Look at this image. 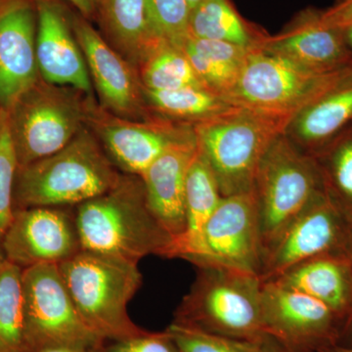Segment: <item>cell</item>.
<instances>
[{"instance_id":"cell-1","label":"cell","mask_w":352,"mask_h":352,"mask_svg":"<svg viewBox=\"0 0 352 352\" xmlns=\"http://www.w3.org/2000/svg\"><path fill=\"white\" fill-rule=\"evenodd\" d=\"M82 250L138 263L147 256L168 258L173 237L153 215L138 175H122L106 193L76 206Z\"/></svg>"},{"instance_id":"cell-2","label":"cell","mask_w":352,"mask_h":352,"mask_svg":"<svg viewBox=\"0 0 352 352\" xmlns=\"http://www.w3.org/2000/svg\"><path fill=\"white\" fill-rule=\"evenodd\" d=\"M122 175L85 126L63 149L18 168L14 207H69L113 189Z\"/></svg>"},{"instance_id":"cell-3","label":"cell","mask_w":352,"mask_h":352,"mask_svg":"<svg viewBox=\"0 0 352 352\" xmlns=\"http://www.w3.org/2000/svg\"><path fill=\"white\" fill-rule=\"evenodd\" d=\"M59 268L78 314L100 339L118 342L145 332L127 311L142 285L138 263L82 250Z\"/></svg>"},{"instance_id":"cell-4","label":"cell","mask_w":352,"mask_h":352,"mask_svg":"<svg viewBox=\"0 0 352 352\" xmlns=\"http://www.w3.org/2000/svg\"><path fill=\"white\" fill-rule=\"evenodd\" d=\"M197 270L195 281L173 322L222 337L258 342L264 335L261 278L215 266Z\"/></svg>"},{"instance_id":"cell-5","label":"cell","mask_w":352,"mask_h":352,"mask_svg":"<svg viewBox=\"0 0 352 352\" xmlns=\"http://www.w3.org/2000/svg\"><path fill=\"white\" fill-rule=\"evenodd\" d=\"M289 120L243 107L194 126L198 149L212 170L222 197L251 193L271 143Z\"/></svg>"},{"instance_id":"cell-6","label":"cell","mask_w":352,"mask_h":352,"mask_svg":"<svg viewBox=\"0 0 352 352\" xmlns=\"http://www.w3.org/2000/svg\"><path fill=\"white\" fill-rule=\"evenodd\" d=\"M323 193L315 157L280 134L261 159L252 186L263 259L296 217Z\"/></svg>"},{"instance_id":"cell-7","label":"cell","mask_w":352,"mask_h":352,"mask_svg":"<svg viewBox=\"0 0 352 352\" xmlns=\"http://www.w3.org/2000/svg\"><path fill=\"white\" fill-rule=\"evenodd\" d=\"M91 95L76 88L38 82L7 109L18 168L63 149L87 126Z\"/></svg>"},{"instance_id":"cell-8","label":"cell","mask_w":352,"mask_h":352,"mask_svg":"<svg viewBox=\"0 0 352 352\" xmlns=\"http://www.w3.org/2000/svg\"><path fill=\"white\" fill-rule=\"evenodd\" d=\"M352 69L320 73L286 58L254 48L250 51L229 99L238 107L288 120L332 87Z\"/></svg>"},{"instance_id":"cell-9","label":"cell","mask_w":352,"mask_h":352,"mask_svg":"<svg viewBox=\"0 0 352 352\" xmlns=\"http://www.w3.org/2000/svg\"><path fill=\"white\" fill-rule=\"evenodd\" d=\"M25 333L31 352L57 346H104L78 314L58 264L22 271Z\"/></svg>"},{"instance_id":"cell-10","label":"cell","mask_w":352,"mask_h":352,"mask_svg":"<svg viewBox=\"0 0 352 352\" xmlns=\"http://www.w3.org/2000/svg\"><path fill=\"white\" fill-rule=\"evenodd\" d=\"M186 261L197 267L215 266L261 277L263 249L252 192L221 199Z\"/></svg>"},{"instance_id":"cell-11","label":"cell","mask_w":352,"mask_h":352,"mask_svg":"<svg viewBox=\"0 0 352 352\" xmlns=\"http://www.w3.org/2000/svg\"><path fill=\"white\" fill-rule=\"evenodd\" d=\"M352 259V219L321 194L266 252L261 278L272 280L296 264L318 256Z\"/></svg>"},{"instance_id":"cell-12","label":"cell","mask_w":352,"mask_h":352,"mask_svg":"<svg viewBox=\"0 0 352 352\" xmlns=\"http://www.w3.org/2000/svg\"><path fill=\"white\" fill-rule=\"evenodd\" d=\"M87 126L116 168L139 177L170 146L195 135L193 126L157 115L148 120L122 119L104 110L92 98Z\"/></svg>"},{"instance_id":"cell-13","label":"cell","mask_w":352,"mask_h":352,"mask_svg":"<svg viewBox=\"0 0 352 352\" xmlns=\"http://www.w3.org/2000/svg\"><path fill=\"white\" fill-rule=\"evenodd\" d=\"M264 333L298 351L317 352L339 344L346 323L320 300L275 281H263Z\"/></svg>"},{"instance_id":"cell-14","label":"cell","mask_w":352,"mask_h":352,"mask_svg":"<svg viewBox=\"0 0 352 352\" xmlns=\"http://www.w3.org/2000/svg\"><path fill=\"white\" fill-rule=\"evenodd\" d=\"M71 22L101 107L122 119H153L156 113L152 112L146 100L138 69L102 38L80 14H73Z\"/></svg>"},{"instance_id":"cell-15","label":"cell","mask_w":352,"mask_h":352,"mask_svg":"<svg viewBox=\"0 0 352 352\" xmlns=\"http://www.w3.org/2000/svg\"><path fill=\"white\" fill-rule=\"evenodd\" d=\"M82 251L75 212L68 207L15 210L2 242L4 258L22 270L65 263Z\"/></svg>"},{"instance_id":"cell-16","label":"cell","mask_w":352,"mask_h":352,"mask_svg":"<svg viewBox=\"0 0 352 352\" xmlns=\"http://www.w3.org/2000/svg\"><path fill=\"white\" fill-rule=\"evenodd\" d=\"M259 48L320 73L352 67L342 28L329 24L323 10L314 7L300 11L275 36L268 34Z\"/></svg>"},{"instance_id":"cell-17","label":"cell","mask_w":352,"mask_h":352,"mask_svg":"<svg viewBox=\"0 0 352 352\" xmlns=\"http://www.w3.org/2000/svg\"><path fill=\"white\" fill-rule=\"evenodd\" d=\"M34 0H0V108L9 109L38 78Z\"/></svg>"},{"instance_id":"cell-18","label":"cell","mask_w":352,"mask_h":352,"mask_svg":"<svg viewBox=\"0 0 352 352\" xmlns=\"http://www.w3.org/2000/svg\"><path fill=\"white\" fill-rule=\"evenodd\" d=\"M38 15L36 53L46 82L92 94L87 62L72 27L71 16L57 0H34Z\"/></svg>"},{"instance_id":"cell-19","label":"cell","mask_w":352,"mask_h":352,"mask_svg":"<svg viewBox=\"0 0 352 352\" xmlns=\"http://www.w3.org/2000/svg\"><path fill=\"white\" fill-rule=\"evenodd\" d=\"M197 151L195 134L170 146L140 176L148 207L173 241L185 230V183Z\"/></svg>"},{"instance_id":"cell-20","label":"cell","mask_w":352,"mask_h":352,"mask_svg":"<svg viewBox=\"0 0 352 352\" xmlns=\"http://www.w3.org/2000/svg\"><path fill=\"white\" fill-rule=\"evenodd\" d=\"M352 126V69L296 113L285 129L302 151L315 156Z\"/></svg>"},{"instance_id":"cell-21","label":"cell","mask_w":352,"mask_h":352,"mask_svg":"<svg viewBox=\"0 0 352 352\" xmlns=\"http://www.w3.org/2000/svg\"><path fill=\"white\" fill-rule=\"evenodd\" d=\"M275 281L320 300L346 323L352 315V259L324 256L302 261L284 271Z\"/></svg>"},{"instance_id":"cell-22","label":"cell","mask_w":352,"mask_h":352,"mask_svg":"<svg viewBox=\"0 0 352 352\" xmlns=\"http://www.w3.org/2000/svg\"><path fill=\"white\" fill-rule=\"evenodd\" d=\"M223 198L208 162L197 151L185 183V230L171 244L168 258H187L194 254L201 233Z\"/></svg>"},{"instance_id":"cell-23","label":"cell","mask_w":352,"mask_h":352,"mask_svg":"<svg viewBox=\"0 0 352 352\" xmlns=\"http://www.w3.org/2000/svg\"><path fill=\"white\" fill-rule=\"evenodd\" d=\"M95 19L111 45L136 69L157 41L148 30L145 0H97Z\"/></svg>"},{"instance_id":"cell-24","label":"cell","mask_w":352,"mask_h":352,"mask_svg":"<svg viewBox=\"0 0 352 352\" xmlns=\"http://www.w3.org/2000/svg\"><path fill=\"white\" fill-rule=\"evenodd\" d=\"M268 34L243 18L231 0H201L190 12L189 36L261 47Z\"/></svg>"},{"instance_id":"cell-25","label":"cell","mask_w":352,"mask_h":352,"mask_svg":"<svg viewBox=\"0 0 352 352\" xmlns=\"http://www.w3.org/2000/svg\"><path fill=\"white\" fill-rule=\"evenodd\" d=\"M144 94L153 113L164 119L193 126L238 107L224 95L206 87L144 89Z\"/></svg>"},{"instance_id":"cell-26","label":"cell","mask_w":352,"mask_h":352,"mask_svg":"<svg viewBox=\"0 0 352 352\" xmlns=\"http://www.w3.org/2000/svg\"><path fill=\"white\" fill-rule=\"evenodd\" d=\"M22 268L0 261V352H31L25 333Z\"/></svg>"},{"instance_id":"cell-27","label":"cell","mask_w":352,"mask_h":352,"mask_svg":"<svg viewBox=\"0 0 352 352\" xmlns=\"http://www.w3.org/2000/svg\"><path fill=\"white\" fill-rule=\"evenodd\" d=\"M144 89L170 90L205 87L182 48L157 41L148 51L138 69Z\"/></svg>"},{"instance_id":"cell-28","label":"cell","mask_w":352,"mask_h":352,"mask_svg":"<svg viewBox=\"0 0 352 352\" xmlns=\"http://www.w3.org/2000/svg\"><path fill=\"white\" fill-rule=\"evenodd\" d=\"M314 157L326 196L352 219V126Z\"/></svg>"},{"instance_id":"cell-29","label":"cell","mask_w":352,"mask_h":352,"mask_svg":"<svg viewBox=\"0 0 352 352\" xmlns=\"http://www.w3.org/2000/svg\"><path fill=\"white\" fill-rule=\"evenodd\" d=\"M145 13L153 38L182 50L189 38L187 0H145Z\"/></svg>"},{"instance_id":"cell-30","label":"cell","mask_w":352,"mask_h":352,"mask_svg":"<svg viewBox=\"0 0 352 352\" xmlns=\"http://www.w3.org/2000/svg\"><path fill=\"white\" fill-rule=\"evenodd\" d=\"M17 170V157L11 138L8 110L0 108V261L4 258L2 242L15 212L14 184Z\"/></svg>"},{"instance_id":"cell-31","label":"cell","mask_w":352,"mask_h":352,"mask_svg":"<svg viewBox=\"0 0 352 352\" xmlns=\"http://www.w3.org/2000/svg\"><path fill=\"white\" fill-rule=\"evenodd\" d=\"M166 333L180 352H259L258 342L231 339L173 322Z\"/></svg>"},{"instance_id":"cell-32","label":"cell","mask_w":352,"mask_h":352,"mask_svg":"<svg viewBox=\"0 0 352 352\" xmlns=\"http://www.w3.org/2000/svg\"><path fill=\"white\" fill-rule=\"evenodd\" d=\"M182 48H187L220 66L241 73L251 48L226 41L201 39L189 36Z\"/></svg>"},{"instance_id":"cell-33","label":"cell","mask_w":352,"mask_h":352,"mask_svg":"<svg viewBox=\"0 0 352 352\" xmlns=\"http://www.w3.org/2000/svg\"><path fill=\"white\" fill-rule=\"evenodd\" d=\"M105 352H180L166 331L151 333L145 331L129 339L113 342Z\"/></svg>"},{"instance_id":"cell-34","label":"cell","mask_w":352,"mask_h":352,"mask_svg":"<svg viewBox=\"0 0 352 352\" xmlns=\"http://www.w3.org/2000/svg\"><path fill=\"white\" fill-rule=\"evenodd\" d=\"M326 22L333 25H342L352 23V0H336L332 6L323 10Z\"/></svg>"},{"instance_id":"cell-35","label":"cell","mask_w":352,"mask_h":352,"mask_svg":"<svg viewBox=\"0 0 352 352\" xmlns=\"http://www.w3.org/2000/svg\"><path fill=\"white\" fill-rule=\"evenodd\" d=\"M258 349L259 352H308L289 347L268 333H264L258 340Z\"/></svg>"},{"instance_id":"cell-36","label":"cell","mask_w":352,"mask_h":352,"mask_svg":"<svg viewBox=\"0 0 352 352\" xmlns=\"http://www.w3.org/2000/svg\"><path fill=\"white\" fill-rule=\"evenodd\" d=\"M78 9V14L90 21L96 18L97 0H68Z\"/></svg>"},{"instance_id":"cell-37","label":"cell","mask_w":352,"mask_h":352,"mask_svg":"<svg viewBox=\"0 0 352 352\" xmlns=\"http://www.w3.org/2000/svg\"><path fill=\"white\" fill-rule=\"evenodd\" d=\"M105 346H57L50 347V349H43L39 352H105Z\"/></svg>"},{"instance_id":"cell-38","label":"cell","mask_w":352,"mask_h":352,"mask_svg":"<svg viewBox=\"0 0 352 352\" xmlns=\"http://www.w3.org/2000/svg\"><path fill=\"white\" fill-rule=\"evenodd\" d=\"M317 352H352V346H342L339 342V344L321 347Z\"/></svg>"},{"instance_id":"cell-39","label":"cell","mask_w":352,"mask_h":352,"mask_svg":"<svg viewBox=\"0 0 352 352\" xmlns=\"http://www.w3.org/2000/svg\"><path fill=\"white\" fill-rule=\"evenodd\" d=\"M340 28H342V31H344V38H346L347 46H349V50H351L352 52V23L342 25V27Z\"/></svg>"},{"instance_id":"cell-40","label":"cell","mask_w":352,"mask_h":352,"mask_svg":"<svg viewBox=\"0 0 352 352\" xmlns=\"http://www.w3.org/2000/svg\"><path fill=\"white\" fill-rule=\"evenodd\" d=\"M201 1V0H187V3H188L190 8V12H191V10H193V9L195 8Z\"/></svg>"},{"instance_id":"cell-41","label":"cell","mask_w":352,"mask_h":352,"mask_svg":"<svg viewBox=\"0 0 352 352\" xmlns=\"http://www.w3.org/2000/svg\"><path fill=\"white\" fill-rule=\"evenodd\" d=\"M349 330H352V315H351V321H349V327H347L346 332H347V331H349Z\"/></svg>"}]
</instances>
